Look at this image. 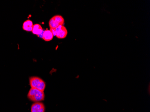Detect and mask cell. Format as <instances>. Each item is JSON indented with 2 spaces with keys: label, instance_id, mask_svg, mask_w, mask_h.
<instances>
[{
  "label": "cell",
  "instance_id": "obj_1",
  "mask_svg": "<svg viewBox=\"0 0 150 112\" xmlns=\"http://www.w3.org/2000/svg\"><path fill=\"white\" fill-rule=\"evenodd\" d=\"M45 97V96L44 92L35 88H31L28 94V99L34 102L42 101L44 100Z\"/></svg>",
  "mask_w": 150,
  "mask_h": 112
},
{
  "label": "cell",
  "instance_id": "obj_2",
  "mask_svg": "<svg viewBox=\"0 0 150 112\" xmlns=\"http://www.w3.org/2000/svg\"><path fill=\"white\" fill-rule=\"evenodd\" d=\"M29 83L31 88H35L40 91H44L46 83L43 80L38 77L33 76L29 78Z\"/></svg>",
  "mask_w": 150,
  "mask_h": 112
},
{
  "label": "cell",
  "instance_id": "obj_3",
  "mask_svg": "<svg viewBox=\"0 0 150 112\" xmlns=\"http://www.w3.org/2000/svg\"><path fill=\"white\" fill-rule=\"evenodd\" d=\"M50 29H56L61 26H64V19L61 15H57L51 18L49 22Z\"/></svg>",
  "mask_w": 150,
  "mask_h": 112
},
{
  "label": "cell",
  "instance_id": "obj_4",
  "mask_svg": "<svg viewBox=\"0 0 150 112\" xmlns=\"http://www.w3.org/2000/svg\"><path fill=\"white\" fill-rule=\"evenodd\" d=\"M50 30L54 36H56V37L60 39L65 38L68 34L66 27L64 26H59L56 29H50Z\"/></svg>",
  "mask_w": 150,
  "mask_h": 112
},
{
  "label": "cell",
  "instance_id": "obj_5",
  "mask_svg": "<svg viewBox=\"0 0 150 112\" xmlns=\"http://www.w3.org/2000/svg\"><path fill=\"white\" fill-rule=\"evenodd\" d=\"M45 106L43 103L41 102H35L31 106V112H45Z\"/></svg>",
  "mask_w": 150,
  "mask_h": 112
},
{
  "label": "cell",
  "instance_id": "obj_6",
  "mask_svg": "<svg viewBox=\"0 0 150 112\" xmlns=\"http://www.w3.org/2000/svg\"><path fill=\"white\" fill-rule=\"evenodd\" d=\"M32 32L33 34L36 35L38 37H42L43 32V29L40 24H35L33 26Z\"/></svg>",
  "mask_w": 150,
  "mask_h": 112
},
{
  "label": "cell",
  "instance_id": "obj_7",
  "mask_svg": "<svg viewBox=\"0 0 150 112\" xmlns=\"http://www.w3.org/2000/svg\"><path fill=\"white\" fill-rule=\"evenodd\" d=\"M54 35L50 30H46L43 31L42 35V38L45 41H50L52 40Z\"/></svg>",
  "mask_w": 150,
  "mask_h": 112
},
{
  "label": "cell",
  "instance_id": "obj_8",
  "mask_svg": "<svg viewBox=\"0 0 150 112\" xmlns=\"http://www.w3.org/2000/svg\"><path fill=\"white\" fill-rule=\"evenodd\" d=\"M33 26V22L30 19H28L23 23V29L27 32H32Z\"/></svg>",
  "mask_w": 150,
  "mask_h": 112
}]
</instances>
